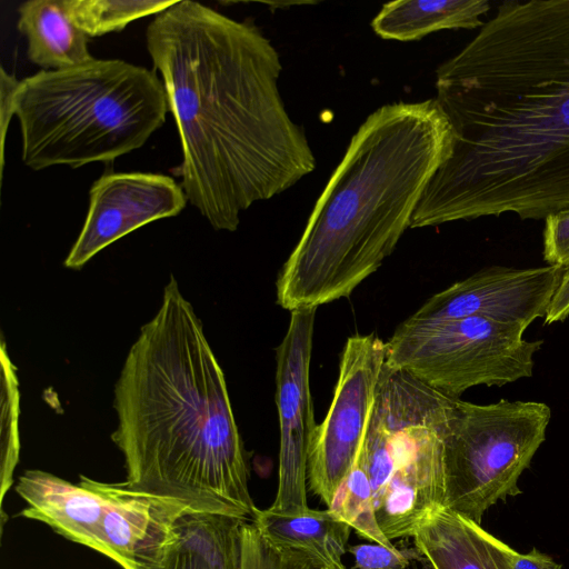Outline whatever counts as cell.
Here are the masks:
<instances>
[{"label": "cell", "mask_w": 569, "mask_h": 569, "mask_svg": "<svg viewBox=\"0 0 569 569\" xmlns=\"http://www.w3.org/2000/svg\"><path fill=\"white\" fill-rule=\"evenodd\" d=\"M455 136L412 228L569 208V0H508L436 70Z\"/></svg>", "instance_id": "1"}, {"label": "cell", "mask_w": 569, "mask_h": 569, "mask_svg": "<svg viewBox=\"0 0 569 569\" xmlns=\"http://www.w3.org/2000/svg\"><path fill=\"white\" fill-rule=\"evenodd\" d=\"M146 42L181 143L171 169L216 230L290 189L316 168L279 89L280 56L251 21L178 0L151 20Z\"/></svg>", "instance_id": "2"}, {"label": "cell", "mask_w": 569, "mask_h": 569, "mask_svg": "<svg viewBox=\"0 0 569 569\" xmlns=\"http://www.w3.org/2000/svg\"><path fill=\"white\" fill-rule=\"evenodd\" d=\"M128 487L189 513L251 520L249 469L223 371L173 276L114 386Z\"/></svg>", "instance_id": "3"}, {"label": "cell", "mask_w": 569, "mask_h": 569, "mask_svg": "<svg viewBox=\"0 0 569 569\" xmlns=\"http://www.w3.org/2000/svg\"><path fill=\"white\" fill-rule=\"evenodd\" d=\"M455 136L436 98L385 104L360 124L276 282L289 311L347 298L395 250Z\"/></svg>", "instance_id": "4"}, {"label": "cell", "mask_w": 569, "mask_h": 569, "mask_svg": "<svg viewBox=\"0 0 569 569\" xmlns=\"http://www.w3.org/2000/svg\"><path fill=\"white\" fill-rule=\"evenodd\" d=\"M168 97L153 70L97 59L20 80L16 117L32 170L112 162L141 148L166 121Z\"/></svg>", "instance_id": "5"}, {"label": "cell", "mask_w": 569, "mask_h": 569, "mask_svg": "<svg viewBox=\"0 0 569 569\" xmlns=\"http://www.w3.org/2000/svg\"><path fill=\"white\" fill-rule=\"evenodd\" d=\"M385 363L362 445L379 528L389 540L412 537L445 507L443 437L453 402Z\"/></svg>", "instance_id": "6"}, {"label": "cell", "mask_w": 569, "mask_h": 569, "mask_svg": "<svg viewBox=\"0 0 569 569\" xmlns=\"http://www.w3.org/2000/svg\"><path fill=\"white\" fill-rule=\"evenodd\" d=\"M550 418L543 402L455 398L443 437L445 507L480 523L497 501L520 493L519 477L545 441Z\"/></svg>", "instance_id": "7"}, {"label": "cell", "mask_w": 569, "mask_h": 569, "mask_svg": "<svg viewBox=\"0 0 569 569\" xmlns=\"http://www.w3.org/2000/svg\"><path fill=\"white\" fill-rule=\"evenodd\" d=\"M526 329L485 317L401 322L386 342V365L459 398L485 385L502 387L533 372L543 341L523 339Z\"/></svg>", "instance_id": "8"}, {"label": "cell", "mask_w": 569, "mask_h": 569, "mask_svg": "<svg viewBox=\"0 0 569 569\" xmlns=\"http://www.w3.org/2000/svg\"><path fill=\"white\" fill-rule=\"evenodd\" d=\"M386 355V342L373 333L345 343L330 408L308 452L309 487L328 508L363 445Z\"/></svg>", "instance_id": "9"}, {"label": "cell", "mask_w": 569, "mask_h": 569, "mask_svg": "<svg viewBox=\"0 0 569 569\" xmlns=\"http://www.w3.org/2000/svg\"><path fill=\"white\" fill-rule=\"evenodd\" d=\"M317 308L290 311L277 348L276 405L279 419L278 487L268 508L277 513L307 510L308 452L316 430L310 362Z\"/></svg>", "instance_id": "10"}, {"label": "cell", "mask_w": 569, "mask_h": 569, "mask_svg": "<svg viewBox=\"0 0 569 569\" xmlns=\"http://www.w3.org/2000/svg\"><path fill=\"white\" fill-rule=\"evenodd\" d=\"M563 272L549 264L488 267L431 296L407 320L423 323L477 316L527 329L547 316Z\"/></svg>", "instance_id": "11"}, {"label": "cell", "mask_w": 569, "mask_h": 569, "mask_svg": "<svg viewBox=\"0 0 569 569\" xmlns=\"http://www.w3.org/2000/svg\"><path fill=\"white\" fill-rule=\"evenodd\" d=\"M180 183L151 172H106L89 191L83 227L64 266L81 269L102 249L152 221L178 216L187 206Z\"/></svg>", "instance_id": "12"}, {"label": "cell", "mask_w": 569, "mask_h": 569, "mask_svg": "<svg viewBox=\"0 0 569 569\" xmlns=\"http://www.w3.org/2000/svg\"><path fill=\"white\" fill-rule=\"evenodd\" d=\"M107 501L99 528L100 553L122 569H157L189 513L181 505L124 482H102Z\"/></svg>", "instance_id": "13"}, {"label": "cell", "mask_w": 569, "mask_h": 569, "mask_svg": "<svg viewBox=\"0 0 569 569\" xmlns=\"http://www.w3.org/2000/svg\"><path fill=\"white\" fill-rule=\"evenodd\" d=\"M74 485L42 470H26L16 492L27 502L20 516L41 521L58 535L100 551L99 528L107 496L101 481L80 476Z\"/></svg>", "instance_id": "14"}, {"label": "cell", "mask_w": 569, "mask_h": 569, "mask_svg": "<svg viewBox=\"0 0 569 569\" xmlns=\"http://www.w3.org/2000/svg\"><path fill=\"white\" fill-rule=\"evenodd\" d=\"M412 537L431 569H510L513 549L446 507L431 512Z\"/></svg>", "instance_id": "15"}, {"label": "cell", "mask_w": 569, "mask_h": 569, "mask_svg": "<svg viewBox=\"0 0 569 569\" xmlns=\"http://www.w3.org/2000/svg\"><path fill=\"white\" fill-rule=\"evenodd\" d=\"M17 11V28L27 40V56L33 64L60 70L93 58L89 37L71 19L64 0H29Z\"/></svg>", "instance_id": "16"}, {"label": "cell", "mask_w": 569, "mask_h": 569, "mask_svg": "<svg viewBox=\"0 0 569 569\" xmlns=\"http://www.w3.org/2000/svg\"><path fill=\"white\" fill-rule=\"evenodd\" d=\"M250 521L277 547L308 553L328 569L343 566L351 528L329 509L277 513L257 508Z\"/></svg>", "instance_id": "17"}, {"label": "cell", "mask_w": 569, "mask_h": 569, "mask_svg": "<svg viewBox=\"0 0 569 569\" xmlns=\"http://www.w3.org/2000/svg\"><path fill=\"white\" fill-rule=\"evenodd\" d=\"M489 10L487 0L392 1L382 6L371 27L382 39L415 41L440 30L481 28Z\"/></svg>", "instance_id": "18"}, {"label": "cell", "mask_w": 569, "mask_h": 569, "mask_svg": "<svg viewBox=\"0 0 569 569\" xmlns=\"http://www.w3.org/2000/svg\"><path fill=\"white\" fill-rule=\"evenodd\" d=\"M242 519L187 513L157 569H221L236 545Z\"/></svg>", "instance_id": "19"}, {"label": "cell", "mask_w": 569, "mask_h": 569, "mask_svg": "<svg viewBox=\"0 0 569 569\" xmlns=\"http://www.w3.org/2000/svg\"><path fill=\"white\" fill-rule=\"evenodd\" d=\"M328 509L355 529L360 537L385 547L396 548L377 522L373 491L362 447Z\"/></svg>", "instance_id": "20"}, {"label": "cell", "mask_w": 569, "mask_h": 569, "mask_svg": "<svg viewBox=\"0 0 569 569\" xmlns=\"http://www.w3.org/2000/svg\"><path fill=\"white\" fill-rule=\"evenodd\" d=\"M174 3L170 0H64L69 16L89 38L121 31L130 22L156 16Z\"/></svg>", "instance_id": "21"}, {"label": "cell", "mask_w": 569, "mask_h": 569, "mask_svg": "<svg viewBox=\"0 0 569 569\" xmlns=\"http://www.w3.org/2000/svg\"><path fill=\"white\" fill-rule=\"evenodd\" d=\"M1 503L12 485V476L19 460V389L16 368L10 361L2 341L1 347Z\"/></svg>", "instance_id": "22"}, {"label": "cell", "mask_w": 569, "mask_h": 569, "mask_svg": "<svg viewBox=\"0 0 569 569\" xmlns=\"http://www.w3.org/2000/svg\"><path fill=\"white\" fill-rule=\"evenodd\" d=\"M240 569H328L315 557L267 541L250 520L240 527Z\"/></svg>", "instance_id": "23"}, {"label": "cell", "mask_w": 569, "mask_h": 569, "mask_svg": "<svg viewBox=\"0 0 569 569\" xmlns=\"http://www.w3.org/2000/svg\"><path fill=\"white\" fill-rule=\"evenodd\" d=\"M543 259L549 266L569 268V208L545 218Z\"/></svg>", "instance_id": "24"}, {"label": "cell", "mask_w": 569, "mask_h": 569, "mask_svg": "<svg viewBox=\"0 0 569 569\" xmlns=\"http://www.w3.org/2000/svg\"><path fill=\"white\" fill-rule=\"evenodd\" d=\"M358 569H405L415 553L381 545L361 543L349 548Z\"/></svg>", "instance_id": "25"}, {"label": "cell", "mask_w": 569, "mask_h": 569, "mask_svg": "<svg viewBox=\"0 0 569 569\" xmlns=\"http://www.w3.org/2000/svg\"><path fill=\"white\" fill-rule=\"evenodd\" d=\"M20 86L14 74L7 72L2 67L0 69V133H1V157L0 170L1 176L4 169V146L6 137L11 118L16 116V94Z\"/></svg>", "instance_id": "26"}, {"label": "cell", "mask_w": 569, "mask_h": 569, "mask_svg": "<svg viewBox=\"0 0 569 569\" xmlns=\"http://www.w3.org/2000/svg\"><path fill=\"white\" fill-rule=\"evenodd\" d=\"M569 316V268L565 270L558 290L552 298L545 325L561 322Z\"/></svg>", "instance_id": "27"}, {"label": "cell", "mask_w": 569, "mask_h": 569, "mask_svg": "<svg viewBox=\"0 0 569 569\" xmlns=\"http://www.w3.org/2000/svg\"><path fill=\"white\" fill-rule=\"evenodd\" d=\"M510 569H562L550 557L532 549L528 553H519L512 550L510 556Z\"/></svg>", "instance_id": "28"}, {"label": "cell", "mask_w": 569, "mask_h": 569, "mask_svg": "<svg viewBox=\"0 0 569 569\" xmlns=\"http://www.w3.org/2000/svg\"><path fill=\"white\" fill-rule=\"evenodd\" d=\"M330 569H346V567L345 566H340V567L330 568Z\"/></svg>", "instance_id": "29"}]
</instances>
